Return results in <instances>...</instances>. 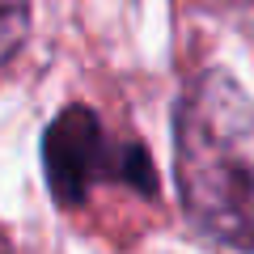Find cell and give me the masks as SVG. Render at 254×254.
I'll return each instance as SVG.
<instances>
[{
  "instance_id": "6da1fadb",
  "label": "cell",
  "mask_w": 254,
  "mask_h": 254,
  "mask_svg": "<svg viewBox=\"0 0 254 254\" xmlns=\"http://www.w3.org/2000/svg\"><path fill=\"white\" fill-rule=\"evenodd\" d=\"M174 178L203 237L254 254V93L220 68L203 72L178 102Z\"/></svg>"
},
{
  "instance_id": "7a4b0ae2",
  "label": "cell",
  "mask_w": 254,
  "mask_h": 254,
  "mask_svg": "<svg viewBox=\"0 0 254 254\" xmlns=\"http://www.w3.org/2000/svg\"><path fill=\"white\" fill-rule=\"evenodd\" d=\"M43 157H47V182H51L55 199L64 208L68 203H85L93 182L115 170V153L106 144V131H102L98 115L89 106L60 110V119L47 127Z\"/></svg>"
},
{
  "instance_id": "3957f363",
  "label": "cell",
  "mask_w": 254,
  "mask_h": 254,
  "mask_svg": "<svg viewBox=\"0 0 254 254\" xmlns=\"http://www.w3.org/2000/svg\"><path fill=\"white\" fill-rule=\"evenodd\" d=\"M30 34V0H0V72L13 64Z\"/></svg>"
},
{
  "instance_id": "277c9868",
  "label": "cell",
  "mask_w": 254,
  "mask_h": 254,
  "mask_svg": "<svg viewBox=\"0 0 254 254\" xmlns=\"http://www.w3.org/2000/svg\"><path fill=\"white\" fill-rule=\"evenodd\" d=\"M0 254H13V250H9V242H4V233H0Z\"/></svg>"
}]
</instances>
